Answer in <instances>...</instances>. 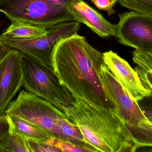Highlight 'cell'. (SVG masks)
Returning a JSON list of instances; mask_svg holds the SVG:
<instances>
[{
    "mask_svg": "<svg viewBox=\"0 0 152 152\" xmlns=\"http://www.w3.org/2000/svg\"><path fill=\"white\" fill-rule=\"evenodd\" d=\"M53 69L61 83L73 95L97 106L112 109L99 74L104 64L103 53L76 34L57 41L51 53Z\"/></svg>",
    "mask_w": 152,
    "mask_h": 152,
    "instance_id": "6da1fadb",
    "label": "cell"
},
{
    "mask_svg": "<svg viewBox=\"0 0 152 152\" xmlns=\"http://www.w3.org/2000/svg\"><path fill=\"white\" fill-rule=\"evenodd\" d=\"M74 97L75 102L63 112L79 129L88 145L96 152L136 151L131 132L113 109Z\"/></svg>",
    "mask_w": 152,
    "mask_h": 152,
    "instance_id": "7a4b0ae2",
    "label": "cell"
},
{
    "mask_svg": "<svg viewBox=\"0 0 152 152\" xmlns=\"http://www.w3.org/2000/svg\"><path fill=\"white\" fill-rule=\"evenodd\" d=\"M5 114L23 119L52 136L69 141L88 152H96L85 142L79 129L63 112L49 101L28 91L20 92L17 98L8 105Z\"/></svg>",
    "mask_w": 152,
    "mask_h": 152,
    "instance_id": "3957f363",
    "label": "cell"
},
{
    "mask_svg": "<svg viewBox=\"0 0 152 152\" xmlns=\"http://www.w3.org/2000/svg\"><path fill=\"white\" fill-rule=\"evenodd\" d=\"M75 0H0V12L11 22L48 29L75 21L67 6Z\"/></svg>",
    "mask_w": 152,
    "mask_h": 152,
    "instance_id": "277c9868",
    "label": "cell"
},
{
    "mask_svg": "<svg viewBox=\"0 0 152 152\" xmlns=\"http://www.w3.org/2000/svg\"><path fill=\"white\" fill-rule=\"evenodd\" d=\"M23 86L26 91L49 101L63 112L75 98L61 83L53 67H49L23 54Z\"/></svg>",
    "mask_w": 152,
    "mask_h": 152,
    "instance_id": "5b68a950",
    "label": "cell"
},
{
    "mask_svg": "<svg viewBox=\"0 0 152 152\" xmlns=\"http://www.w3.org/2000/svg\"><path fill=\"white\" fill-rule=\"evenodd\" d=\"M81 22L76 21L63 22L48 29L45 35L28 39H20L0 35L2 43L14 48L49 67H53L51 53L57 41L77 34Z\"/></svg>",
    "mask_w": 152,
    "mask_h": 152,
    "instance_id": "8992f818",
    "label": "cell"
},
{
    "mask_svg": "<svg viewBox=\"0 0 152 152\" xmlns=\"http://www.w3.org/2000/svg\"><path fill=\"white\" fill-rule=\"evenodd\" d=\"M98 76L109 104L123 119L129 130L148 120L138 103L123 88L105 63Z\"/></svg>",
    "mask_w": 152,
    "mask_h": 152,
    "instance_id": "52a82bcc",
    "label": "cell"
},
{
    "mask_svg": "<svg viewBox=\"0 0 152 152\" xmlns=\"http://www.w3.org/2000/svg\"><path fill=\"white\" fill-rule=\"evenodd\" d=\"M118 16L115 37L119 43L152 53V18L134 11L119 13Z\"/></svg>",
    "mask_w": 152,
    "mask_h": 152,
    "instance_id": "ba28073f",
    "label": "cell"
},
{
    "mask_svg": "<svg viewBox=\"0 0 152 152\" xmlns=\"http://www.w3.org/2000/svg\"><path fill=\"white\" fill-rule=\"evenodd\" d=\"M23 53L12 48L0 61V116L23 85Z\"/></svg>",
    "mask_w": 152,
    "mask_h": 152,
    "instance_id": "9c48e42d",
    "label": "cell"
},
{
    "mask_svg": "<svg viewBox=\"0 0 152 152\" xmlns=\"http://www.w3.org/2000/svg\"><path fill=\"white\" fill-rule=\"evenodd\" d=\"M103 55L108 68L136 102L151 96V91L145 87L137 72L126 61L112 51L104 53Z\"/></svg>",
    "mask_w": 152,
    "mask_h": 152,
    "instance_id": "30bf717a",
    "label": "cell"
},
{
    "mask_svg": "<svg viewBox=\"0 0 152 152\" xmlns=\"http://www.w3.org/2000/svg\"><path fill=\"white\" fill-rule=\"evenodd\" d=\"M75 21L84 23L101 37H115L117 25L105 19L95 9L83 0H75L67 6Z\"/></svg>",
    "mask_w": 152,
    "mask_h": 152,
    "instance_id": "8fae6325",
    "label": "cell"
},
{
    "mask_svg": "<svg viewBox=\"0 0 152 152\" xmlns=\"http://www.w3.org/2000/svg\"><path fill=\"white\" fill-rule=\"evenodd\" d=\"M6 115L10 126L27 139L45 142L52 137L50 133L31 122L13 115Z\"/></svg>",
    "mask_w": 152,
    "mask_h": 152,
    "instance_id": "7c38bea8",
    "label": "cell"
},
{
    "mask_svg": "<svg viewBox=\"0 0 152 152\" xmlns=\"http://www.w3.org/2000/svg\"><path fill=\"white\" fill-rule=\"evenodd\" d=\"M47 29L42 27L12 22L11 24L4 31L1 35L20 39H28L45 35Z\"/></svg>",
    "mask_w": 152,
    "mask_h": 152,
    "instance_id": "4fadbf2b",
    "label": "cell"
},
{
    "mask_svg": "<svg viewBox=\"0 0 152 152\" xmlns=\"http://www.w3.org/2000/svg\"><path fill=\"white\" fill-rule=\"evenodd\" d=\"M0 152H29L28 140L10 126L0 142Z\"/></svg>",
    "mask_w": 152,
    "mask_h": 152,
    "instance_id": "5bb4252c",
    "label": "cell"
},
{
    "mask_svg": "<svg viewBox=\"0 0 152 152\" xmlns=\"http://www.w3.org/2000/svg\"><path fill=\"white\" fill-rule=\"evenodd\" d=\"M123 7L152 18V0H118Z\"/></svg>",
    "mask_w": 152,
    "mask_h": 152,
    "instance_id": "9a60e30c",
    "label": "cell"
},
{
    "mask_svg": "<svg viewBox=\"0 0 152 152\" xmlns=\"http://www.w3.org/2000/svg\"><path fill=\"white\" fill-rule=\"evenodd\" d=\"M45 142L53 145L62 152H88L86 149L66 140L51 137Z\"/></svg>",
    "mask_w": 152,
    "mask_h": 152,
    "instance_id": "2e32d148",
    "label": "cell"
},
{
    "mask_svg": "<svg viewBox=\"0 0 152 152\" xmlns=\"http://www.w3.org/2000/svg\"><path fill=\"white\" fill-rule=\"evenodd\" d=\"M134 62L140 68L152 72V53L142 52L136 50L132 52Z\"/></svg>",
    "mask_w": 152,
    "mask_h": 152,
    "instance_id": "e0dca14e",
    "label": "cell"
},
{
    "mask_svg": "<svg viewBox=\"0 0 152 152\" xmlns=\"http://www.w3.org/2000/svg\"><path fill=\"white\" fill-rule=\"evenodd\" d=\"M29 152H61L59 149L44 142L28 139Z\"/></svg>",
    "mask_w": 152,
    "mask_h": 152,
    "instance_id": "ac0fdd59",
    "label": "cell"
},
{
    "mask_svg": "<svg viewBox=\"0 0 152 152\" xmlns=\"http://www.w3.org/2000/svg\"><path fill=\"white\" fill-rule=\"evenodd\" d=\"M99 10L107 12L108 16H111L116 13L113 9L118 0H90Z\"/></svg>",
    "mask_w": 152,
    "mask_h": 152,
    "instance_id": "d6986e66",
    "label": "cell"
},
{
    "mask_svg": "<svg viewBox=\"0 0 152 152\" xmlns=\"http://www.w3.org/2000/svg\"><path fill=\"white\" fill-rule=\"evenodd\" d=\"M134 69L136 70L140 78V80L145 88L149 89L152 95V72L146 71L140 68L138 66Z\"/></svg>",
    "mask_w": 152,
    "mask_h": 152,
    "instance_id": "ffe728a7",
    "label": "cell"
},
{
    "mask_svg": "<svg viewBox=\"0 0 152 152\" xmlns=\"http://www.w3.org/2000/svg\"><path fill=\"white\" fill-rule=\"evenodd\" d=\"M10 123L6 114L0 116V142L9 133L10 130Z\"/></svg>",
    "mask_w": 152,
    "mask_h": 152,
    "instance_id": "44dd1931",
    "label": "cell"
},
{
    "mask_svg": "<svg viewBox=\"0 0 152 152\" xmlns=\"http://www.w3.org/2000/svg\"><path fill=\"white\" fill-rule=\"evenodd\" d=\"M12 49L11 47L2 43L0 40V61Z\"/></svg>",
    "mask_w": 152,
    "mask_h": 152,
    "instance_id": "7402d4cb",
    "label": "cell"
},
{
    "mask_svg": "<svg viewBox=\"0 0 152 152\" xmlns=\"http://www.w3.org/2000/svg\"><path fill=\"white\" fill-rule=\"evenodd\" d=\"M145 115L146 118L151 121L152 122V110H151L145 109L143 110Z\"/></svg>",
    "mask_w": 152,
    "mask_h": 152,
    "instance_id": "603a6c76",
    "label": "cell"
},
{
    "mask_svg": "<svg viewBox=\"0 0 152 152\" xmlns=\"http://www.w3.org/2000/svg\"><path fill=\"white\" fill-rule=\"evenodd\" d=\"M151 122V123H152V122Z\"/></svg>",
    "mask_w": 152,
    "mask_h": 152,
    "instance_id": "cb8c5ba5",
    "label": "cell"
},
{
    "mask_svg": "<svg viewBox=\"0 0 152 152\" xmlns=\"http://www.w3.org/2000/svg\"></svg>",
    "mask_w": 152,
    "mask_h": 152,
    "instance_id": "d4e9b609",
    "label": "cell"
}]
</instances>
